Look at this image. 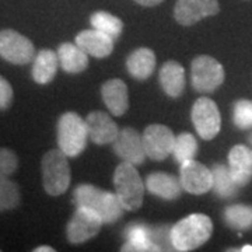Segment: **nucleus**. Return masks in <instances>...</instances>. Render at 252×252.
I'll list each match as a JSON object with an SVG mask.
<instances>
[{
  "label": "nucleus",
  "mask_w": 252,
  "mask_h": 252,
  "mask_svg": "<svg viewBox=\"0 0 252 252\" xmlns=\"http://www.w3.org/2000/svg\"><path fill=\"white\" fill-rule=\"evenodd\" d=\"M224 221L228 227L244 231L252 228V207L247 205H231L225 207Z\"/></svg>",
  "instance_id": "obj_25"
},
{
  "label": "nucleus",
  "mask_w": 252,
  "mask_h": 252,
  "mask_svg": "<svg viewBox=\"0 0 252 252\" xmlns=\"http://www.w3.org/2000/svg\"><path fill=\"white\" fill-rule=\"evenodd\" d=\"M18 167L17 154L13 150L0 147V180L9 178L11 174H14Z\"/></svg>",
  "instance_id": "obj_30"
},
{
  "label": "nucleus",
  "mask_w": 252,
  "mask_h": 252,
  "mask_svg": "<svg viewBox=\"0 0 252 252\" xmlns=\"http://www.w3.org/2000/svg\"><path fill=\"white\" fill-rule=\"evenodd\" d=\"M93 28L98 30L101 32L111 36L114 41L122 34L124 23L121 18H118L114 14H109L107 11H95L90 18Z\"/></svg>",
  "instance_id": "obj_26"
},
{
  "label": "nucleus",
  "mask_w": 252,
  "mask_h": 252,
  "mask_svg": "<svg viewBox=\"0 0 252 252\" xmlns=\"http://www.w3.org/2000/svg\"><path fill=\"white\" fill-rule=\"evenodd\" d=\"M135 1L139 3V4H142V6H146V7H153V6L160 4L164 0H135Z\"/></svg>",
  "instance_id": "obj_32"
},
{
  "label": "nucleus",
  "mask_w": 252,
  "mask_h": 252,
  "mask_svg": "<svg viewBox=\"0 0 252 252\" xmlns=\"http://www.w3.org/2000/svg\"><path fill=\"white\" fill-rule=\"evenodd\" d=\"M104 224L102 219L89 207L79 206L66 227L69 243L83 244L98 234Z\"/></svg>",
  "instance_id": "obj_9"
},
{
  "label": "nucleus",
  "mask_w": 252,
  "mask_h": 252,
  "mask_svg": "<svg viewBox=\"0 0 252 252\" xmlns=\"http://www.w3.org/2000/svg\"><path fill=\"white\" fill-rule=\"evenodd\" d=\"M89 137L95 144H112L117 139L119 129L108 114L102 111H93L86 118Z\"/></svg>",
  "instance_id": "obj_14"
},
{
  "label": "nucleus",
  "mask_w": 252,
  "mask_h": 252,
  "mask_svg": "<svg viewBox=\"0 0 252 252\" xmlns=\"http://www.w3.org/2000/svg\"><path fill=\"white\" fill-rule=\"evenodd\" d=\"M35 252H54V248H51V247H48V245H41V247H36Z\"/></svg>",
  "instance_id": "obj_33"
},
{
  "label": "nucleus",
  "mask_w": 252,
  "mask_h": 252,
  "mask_svg": "<svg viewBox=\"0 0 252 252\" xmlns=\"http://www.w3.org/2000/svg\"><path fill=\"white\" fill-rule=\"evenodd\" d=\"M228 168L235 184L241 188L252 180V150L244 144L234 146L228 153Z\"/></svg>",
  "instance_id": "obj_15"
},
{
  "label": "nucleus",
  "mask_w": 252,
  "mask_h": 252,
  "mask_svg": "<svg viewBox=\"0 0 252 252\" xmlns=\"http://www.w3.org/2000/svg\"><path fill=\"white\" fill-rule=\"evenodd\" d=\"M233 121L240 129L252 127V101L251 99H238L235 101L233 109Z\"/></svg>",
  "instance_id": "obj_29"
},
{
  "label": "nucleus",
  "mask_w": 252,
  "mask_h": 252,
  "mask_svg": "<svg viewBox=\"0 0 252 252\" xmlns=\"http://www.w3.org/2000/svg\"><path fill=\"white\" fill-rule=\"evenodd\" d=\"M142 137H143L146 156L149 158L161 161L172 154L175 135L172 133L168 126L160 125V124L149 125L144 129Z\"/></svg>",
  "instance_id": "obj_10"
},
{
  "label": "nucleus",
  "mask_w": 252,
  "mask_h": 252,
  "mask_svg": "<svg viewBox=\"0 0 252 252\" xmlns=\"http://www.w3.org/2000/svg\"><path fill=\"white\" fill-rule=\"evenodd\" d=\"M58 58L61 67L66 73H80L89 66V55L86 54L77 44L64 42L58 48Z\"/></svg>",
  "instance_id": "obj_21"
},
{
  "label": "nucleus",
  "mask_w": 252,
  "mask_h": 252,
  "mask_svg": "<svg viewBox=\"0 0 252 252\" xmlns=\"http://www.w3.org/2000/svg\"><path fill=\"white\" fill-rule=\"evenodd\" d=\"M76 44L89 56H94L98 59L107 58L114 51V39L95 28L81 31L76 36Z\"/></svg>",
  "instance_id": "obj_16"
},
{
  "label": "nucleus",
  "mask_w": 252,
  "mask_h": 252,
  "mask_svg": "<svg viewBox=\"0 0 252 252\" xmlns=\"http://www.w3.org/2000/svg\"><path fill=\"white\" fill-rule=\"evenodd\" d=\"M196 152H198V143H196L195 136L190 135L188 132H184L181 135L175 136L172 156L180 165L182 162L193 160V157L196 156Z\"/></svg>",
  "instance_id": "obj_27"
},
{
  "label": "nucleus",
  "mask_w": 252,
  "mask_h": 252,
  "mask_svg": "<svg viewBox=\"0 0 252 252\" xmlns=\"http://www.w3.org/2000/svg\"><path fill=\"white\" fill-rule=\"evenodd\" d=\"M160 83L167 95H170L171 98H178L185 89L184 67L175 61L165 62L160 70Z\"/></svg>",
  "instance_id": "obj_20"
},
{
  "label": "nucleus",
  "mask_w": 252,
  "mask_h": 252,
  "mask_svg": "<svg viewBox=\"0 0 252 252\" xmlns=\"http://www.w3.org/2000/svg\"><path fill=\"white\" fill-rule=\"evenodd\" d=\"M42 185L48 195H63L70 185V165L67 156L58 147L42 157Z\"/></svg>",
  "instance_id": "obj_4"
},
{
  "label": "nucleus",
  "mask_w": 252,
  "mask_h": 252,
  "mask_svg": "<svg viewBox=\"0 0 252 252\" xmlns=\"http://www.w3.org/2000/svg\"><path fill=\"white\" fill-rule=\"evenodd\" d=\"M250 142H251V144H252V136H250Z\"/></svg>",
  "instance_id": "obj_35"
},
{
  "label": "nucleus",
  "mask_w": 252,
  "mask_h": 252,
  "mask_svg": "<svg viewBox=\"0 0 252 252\" xmlns=\"http://www.w3.org/2000/svg\"><path fill=\"white\" fill-rule=\"evenodd\" d=\"M13 87L4 77L0 76V109H7L13 102Z\"/></svg>",
  "instance_id": "obj_31"
},
{
  "label": "nucleus",
  "mask_w": 252,
  "mask_h": 252,
  "mask_svg": "<svg viewBox=\"0 0 252 252\" xmlns=\"http://www.w3.org/2000/svg\"><path fill=\"white\" fill-rule=\"evenodd\" d=\"M86 121L76 112H64L58 122V146L67 157H77L87 146Z\"/></svg>",
  "instance_id": "obj_5"
},
{
  "label": "nucleus",
  "mask_w": 252,
  "mask_h": 252,
  "mask_svg": "<svg viewBox=\"0 0 252 252\" xmlns=\"http://www.w3.org/2000/svg\"><path fill=\"white\" fill-rule=\"evenodd\" d=\"M112 147L122 161L130 162L133 165H140L147 157L144 150L143 137L133 127H125L119 130Z\"/></svg>",
  "instance_id": "obj_12"
},
{
  "label": "nucleus",
  "mask_w": 252,
  "mask_h": 252,
  "mask_svg": "<svg viewBox=\"0 0 252 252\" xmlns=\"http://www.w3.org/2000/svg\"><path fill=\"white\" fill-rule=\"evenodd\" d=\"M146 189L164 200H175L181 196V181L171 174L153 172L146 178Z\"/></svg>",
  "instance_id": "obj_18"
},
{
  "label": "nucleus",
  "mask_w": 252,
  "mask_h": 252,
  "mask_svg": "<svg viewBox=\"0 0 252 252\" xmlns=\"http://www.w3.org/2000/svg\"><path fill=\"white\" fill-rule=\"evenodd\" d=\"M126 66L130 76L137 80H146L156 69V55L149 48H139L129 55Z\"/></svg>",
  "instance_id": "obj_23"
},
{
  "label": "nucleus",
  "mask_w": 252,
  "mask_h": 252,
  "mask_svg": "<svg viewBox=\"0 0 252 252\" xmlns=\"http://www.w3.org/2000/svg\"><path fill=\"white\" fill-rule=\"evenodd\" d=\"M224 69L215 58L200 55L190 63V80L199 93H213L224 81Z\"/></svg>",
  "instance_id": "obj_6"
},
{
  "label": "nucleus",
  "mask_w": 252,
  "mask_h": 252,
  "mask_svg": "<svg viewBox=\"0 0 252 252\" xmlns=\"http://www.w3.org/2000/svg\"><path fill=\"white\" fill-rule=\"evenodd\" d=\"M59 58L58 52H54L51 49H42L36 54L32 66V79L38 84H48L54 80L58 66H59Z\"/></svg>",
  "instance_id": "obj_22"
},
{
  "label": "nucleus",
  "mask_w": 252,
  "mask_h": 252,
  "mask_svg": "<svg viewBox=\"0 0 252 252\" xmlns=\"http://www.w3.org/2000/svg\"><path fill=\"white\" fill-rule=\"evenodd\" d=\"M114 187L115 193L126 210H137L143 203L144 184L136 165L122 161L114 172Z\"/></svg>",
  "instance_id": "obj_3"
},
{
  "label": "nucleus",
  "mask_w": 252,
  "mask_h": 252,
  "mask_svg": "<svg viewBox=\"0 0 252 252\" xmlns=\"http://www.w3.org/2000/svg\"><path fill=\"white\" fill-rule=\"evenodd\" d=\"M219 10L217 0H177L174 16L181 26H193L205 17L216 16Z\"/></svg>",
  "instance_id": "obj_13"
},
{
  "label": "nucleus",
  "mask_w": 252,
  "mask_h": 252,
  "mask_svg": "<svg viewBox=\"0 0 252 252\" xmlns=\"http://www.w3.org/2000/svg\"><path fill=\"white\" fill-rule=\"evenodd\" d=\"M101 95L109 112L114 114L115 117H121L127 111L129 107L127 87L121 79H111L105 81L101 87Z\"/></svg>",
  "instance_id": "obj_17"
},
{
  "label": "nucleus",
  "mask_w": 252,
  "mask_h": 252,
  "mask_svg": "<svg viewBox=\"0 0 252 252\" xmlns=\"http://www.w3.org/2000/svg\"><path fill=\"white\" fill-rule=\"evenodd\" d=\"M240 251L241 252H252V245H244Z\"/></svg>",
  "instance_id": "obj_34"
},
{
  "label": "nucleus",
  "mask_w": 252,
  "mask_h": 252,
  "mask_svg": "<svg viewBox=\"0 0 252 252\" xmlns=\"http://www.w3.org/2000/svg\"><path fill=\"white\" fill-rule=\"evenodd\" d=\"M21 202V192L16 182L9 178L0 180V212L13 210Z\"/></svg>",
  "instance_id": "obj_28"
},
{
  "label": "nucleus",
  "mask_w": 252,
  "mask_h": 252,
  "mask_svg": "<svg viewBox=\"0 0 252 252\" xmlns=\"http://www.w3.org/2000/svg\"><path fill=\"white\" fill-rule=\"evenodd\" d=\"M190 118L198 135L205 140L215 139L221 127V117L213 99L202 97L192 107Z\"/></svg>",
  "instance_id": "obj_8"
},
{
  "label": "nucleus",
  "mask_w": 252,
  "mask_h": 252,
  "mask_svg": "<svg viewBox=\"0 0 252 252\" xmlns=\"http://www.w3.org/2000/svg\"><path fill=\"white\" fill-rule=\"evenodd\" d=\"M126 243L122 251L146 252L161 251V248L153 241V230L144 224H132L125 230Z\"/></svg>",
  "instance_id": "obj_19"
},
{
  "label": "nucleus",
  "mask_w": 252,
  "mask_h": 252,
  "mask_svg": "<svg viewBox=\"0 0 252 252\" xmlns=\"http://www.w3.org/2000/svg\"><path fill=\"white\" fill-rule=\"evenodd\" d=\"M73 203L76 207L84 206L94 210L102 219L104 224L118 221L126 210L115 192L112 193L90 184H83L74 189Z\"/></svg>",
  "instance_id": "obj_1"
},
{
  "label": "nucleus",
  "mask_w": 252,
  "mask_h": 252,
  "mask_svg": "<svg viewBox=\"0 0 252 252\" xmlns=\"http://www.w3.org/2000/svg\"><path fill=\"white\" fill-rule=\"evenodd\" d=\"M180 181L182 189L192 195H202L212 190L213 185V175L212 170L206 165L189 160L181 164Z\"/></svg>",
  "instance_id": "obj_11"
},
{
  "label": "nucleus",
  "mask_w": 252,
  "mask_h": 252,
  "mask_svg": "<svg viewBox=\"0 0 252 252\" xmlns=\"http://www.w3.org/2000/svg\"><path fill=\"white\" fill-rule=\"evenodd\" d=\"M212 175H213L212 190H215L216 195H219L220 198H233L237 193V189L240 188V187L235 184L234 178H233L228 167H225L223 164H216L212 168Z\"/></svg>",
  "instance_id": "obj_24"
},
{
  "label": "nucleus",
  "mask_w": 252,
  "mask_h": 252,
  "mask_svg": "<svg viewBox=\"0 0 252 252\" xmlns=\"http://www.w3.org/2000/svg\"><path fill=\"white\" fill-rule=\"evenodd\" d=\"M0 56L13 64H28L35 59V48L27 36L14 30L0 31Z\"/></svg>",
  "instance_id": "obj_7"
},
{
  "label": "nucleus",
  "mask_w": 252,
  "mask_h": 252,
  "mask_svg": "<svg viewBox=\"0 0 252 252\" xmlns=\"http://www.w3.org/2000/svg\"><path fill=\"white\" fill-rule=\"evenodd\" d=\"M213 223L206 215L195 213L180 220L170 230L171 245L175 251H193L210 238Z\"/></svg>",
  "instance_id": "obj_2"
}]
</instances>
